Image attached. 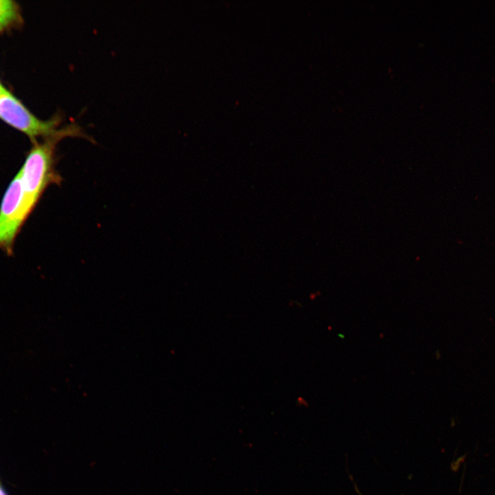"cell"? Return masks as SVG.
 I'll list each match as a JSON object with an SVG mask.
<instances>
[{"label":"cell","mask_w":495,"mask_h":495,"mask_svg":"<svg viewBox=\"0 0 495 495\" xmlns=\"http://www.w3.org/2000/svg\"><path fill=\"white\" fill-rule=\"evenodd\" d=\"M29 212L18 173L12 179L3 197L0 206V249L8 255Z\"/></svg>","instance_id":"cell-1"},{"label":"cell","mask_w":495,"mask_h":495,"mask_svg":"<svg viewBox=\"0 0 495 495\" xmlns=\"http://www.w3.org/2000/svg\"><path fill=\"white\" fill-rule=\"evenodd\" d=\"M21 21L17 4L10 0H0V30H5Z\"/></svg>","instance_id":"cell-3"},{"label":"cell","mask_w":495,"mask_h":495,"mask_svg":"<svg viewBox=\"0 0 495 495\" xmlns=\"http://www.w3.org/2000/svg\"><path fill=\"white\" fill-rule=\"evenodd\" d=\"M0 119L26 134L32 141L38 136L53 135L61 122L60 116L49 120L38 119L5 87L0 91Z\"/></svg>","instance_id":"cell-2"},{"label":"cell","mask_w":495,"mask_h":495,"mask_svg":"<svg viewBox=\"0 0 495 495\" xmlns=\"http://www.w3.org/2000/svg\"><path fill=\"white\" fill-rule=\"evenodd\" d=\"M3 87H4L0 83V91L2 90V89H3Z\"/></svg>","instance_id":"cell-5"},{"label":"cell","mask_w":495,"mask_h":495,"mask_svg":"<svg viewBox=\"0 0 495 495\" xmlns=\"http://www.w3.org/2000/svg\"><path fill=\"white\" fill-rule=\"evenodd\" d=\"M0 495H6V494L4 492V491L1 489L0 487Z\"/></svg>","instance_id":"cell-4"}]
</instances>
